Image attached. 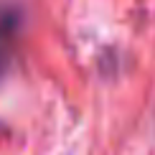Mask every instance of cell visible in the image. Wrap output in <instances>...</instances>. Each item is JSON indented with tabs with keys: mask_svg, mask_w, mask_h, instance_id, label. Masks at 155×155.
Masks as SVG:
<instances>
[{
	"mask_svg": "<svg viewBox=\"0 0 155 155\" xmlns=\"http://www.w3.org/2000/svg\"><path fill=\"white\" fill-rule=\"evenodd\" d=\"M13 28H15V18H10L8 13H3L0 15V74L5 71V64H8V56H10Z\"/></svg>",
	"mask_w": 155,
	"mask_h": 155,
	"instance_id": "6da1fadb",
	"label": "cell"
}]
</instances>
